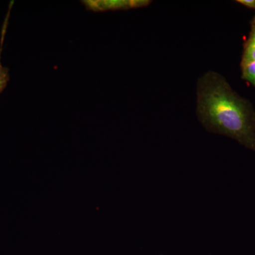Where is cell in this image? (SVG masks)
<instances>
[{
  "label": "cell",
  "instance_id": "obj_2",
  "mask_svg": "<svg viewBox=\"0 0 255 255\" xmlns=\"http://www.w3.org/2000/svg\"><path fill=\"white\" fill-rule=\"evenodd\" d=\"M81 2L87 9L98 12L143 7L151 1L147 0H85Z\"/></svg>",
  "mask_w": 255,
  "mask_h": 255
},
{
  "label": "cell",
  "instance_id": "obj_1",
  "mask_svg": "<svg viewBox=\"0 0 255 255\" xmlns=\"http://www.w3.org/2000/svg\"><path fill=\"white\" fill-rule=\"evenodd\" d=\"M197 114L209 131L231 137L255 152L254 107L216 72H208L198 81Z\"/></svg>",
  "mask_w": 255,
  "mask_h": 255
},
{
  "label": "cell",
  "instance_id": "obj_3",
  "mask_svg": "<svg viewBox=\"0 0 255 255\" xmlns=\"http://www.w3.org/2000/svg\"><path fill=\"white\" fill-rule=\"evenodd\" d=\"M12 5L13 1H11L9 4L7 14H6V17H5L4 23H3L2 28H1V39H0V94L4 91L5 88L7 86L8 82H9L10 80L9 68H6V67L3 66L1 62V51H2L3 49V44H4L5 36H6L8 21H9L10 11H11Z\"/></svg>",
  "mask_w": 255,
  "mask_h": 255
},
{
  "label": "cell",
  "instance_id": "obj_5",
  "mask_svg": "<svg viewBox=\"0 0 255 255\" xmlns=\"http://www.w3.org/2000/svg\"><path fill=\"white\" fill-rule=\"evenodd\" d=\"M242 78L255 87V62L241 64Z\"/></svg>",
  "mask_w": 255,
  "mask_h": 255
},
{
  "label": "cell",
  "instance_id": "obj_7",
  "mask_svg": "<svg viewBox=\"0 0 255 255\" xmlns=\"http://www.w3.org/2000/svg\"><path fill=\"white\" fill-rule=\"evenodd\" d=\"M251 23L255 25V16L253 17V20H252Z\"/></svg>",
  "mask_w": 255,
  "mask_h": 255
},
{
  "label": "cell",
  "instance_id": "obj_6",
  "mask_svg": "<svg viewBox=\"0 0 255 255\" xmlns=\"http://www.w3.org/2000/svg\"><path fill=\"white\" fill-rule=\"evenodd\" d=\"M237 1L249 9L255 10V0H238Z\"/></svg>",
  "mask_w": 255,
  "mask_h": 255
},
{
  "label": "cell",
  "instance_id": "obj_4",
  "mask_svg": "<svg viewBox=\"0 0 255 255\" xmlns=\"http://www.w3.org/2000/svg\"><path fill=\"white\" fill-rule=\"evenodd\" d=\"M255 62V25L251 23L249 36L245 43L241 64Z\"/></svg>",
  "mask_w": 255,
  "mask_h": 255
}]
</instances>
